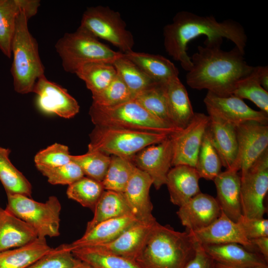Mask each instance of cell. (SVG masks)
<instances>
[{
  "label": "cell",
  "instance_id": "cell-1",
  "mask_svg": "<svg viewBox=\"0 0 268 268\" xmlns=\"http://www.w3.org/2000/svg\"><path fill=\"white\" fill-rule=\"evenodd\" d=\"M223 39L205 40L204 46L190 57L192 67L186 80L192 88L225 96L232 94L238 80L252 71L253 66L245 61L244 54L236 47L229 51L221 49Z\"/></svg>",
  "mask_w": 268,
  "mask_h": 268
},
{
  "label": "cell",
  "instance_id": "cell-2",
  "mask_svg": "<svg viewBox=\"0 0 268 268\" xmlns=\"http://www.w3.org/2000/svg\"><path fill=\"white\" fill-rule=\"evenodd\" d=\"M163 34L166 52L187 71L192 67L188 44L200 36L204 35L209 41L226 38L244 54L247 42L244 29L238 22L232 19L219 22L213 16H200L185 10L175 14L172 22L164 27Z\"/></svg>",
  "mask_w": 268,
  "mask_h": 268
},
{
  "label": "cell",
  "instance_id": "cell-3",
  "mask_svg": "<svg viewBox=\"0 0 268 268\" xmlns=\"http://www.w3.org/2000/svg\"><path fill=\"white\" fill-rule=\"evenodd\" d=\"M197 243L187 232L158 222L135 260L141 268H185L194 257Z\"/></svg>",
  "mask_w": 268,
  "mask_h": 268
},
{
  "label": "cell",
  "instance_id": "cell-4",
  "mask_svg": "<svg viewBox=\"0 0 268 268\" xmlns=\"http://www.w3.org/2000/svg\"><path fill=\"white\" fill-rule=\"evenodd\" d=\"M33 16L24 9L19 12L11 44L13 59L11 72L14 89L22 94L32 92L37 79L45 75L38 43L28 28V21Z\"/></svg>",
  "mask_w": 268,
  "mask_h": 268
},
{
  "label": "cell",
  "instance_id": "cell-5",
  "mask_svg": "<svg viewBox=\"0 0 268 268\" xmlns=\"http://www.w3.org/2000/svg\"><path fill=\"white\" fill-rule=\"evenodd\" d=\"M89 114L95 126L151 132L168 135L181 130L154 117L134 99L109 107L92 103Z\"/></svg>",
  "mask_w": 268,
  "mask_h": 268
},
{
  "label": "cell",
  "instance_id": "cell-6",
  "mask_svg": "<svg viewBox=\"0 0 268 268\" xmlns=\"http://www.w3.org/2000/svg\"><path fill=\"white\" fill-rule=\"evenodd\" d=\"M55 48L64 69L71 73H75L81 66L89 63L113 64L122 54L100 42L80 26L75 32L65 33L57 41Z\"/></svg>",
  "mask_w": 268,
  "mask_h": 268
},
{
  "label": "cell",
  "instance_id": "cell-7",
  "mask_svg": "<svg viewBox=\"0 0 268 268\" xmlns=\"http://www.w3.org/2000/svg\"><path fill=\"white\" fill-rule=\"evenodd\" d=\"M170 135L163 133L95 126L89 134L88 151L131 159L144 148L159 143Z\"/></svg>",
  "mask_w": 268,
  "mask_h": 268
},
{
  "label": "cell",
  "instance_id": "cell-8",
  "mask_svg": "<svg viewBox=\"0 0 268 268\" xmlns=\"http://www.w3.org/2000/svg\"><path fill=\"white\" fill-rule=\"evenodd\" d=\"M6 195L5 209L32 226L39 238L60 235L62 205L56 197L50 196L45 202H41L21 194Z\"/></svg>",
  "mask_w": 268,
  "mask_h": 268
},
{
  "label": "cell",
  "instance_id": "cell-9",
  "mask_svg": "<svg viewBox=\"0 0 268 268\" xmlns=\"http://www.w3.org/2000/svg\"><path fill=\"white\" fill-rule=\"evenodd\" d=\"M80 26L97 38L111 43L123 54L133 51L134 41L132 33L126 28L120 13L108 6L88 7L82 15Z\"/></svg>",
  "mask_w": 268,
  "mask_h": 268
},
{
  "label": "cell",
  "instance_id": "cell-10",
  "mask_svg": "<svg viewBox=\"0 0 268 268\" xmlns=\"http://www.w3.org/2000/svg\"><path fill=\"white\" fill-rule=\"evenodd\" d=\"M241 177L242 214L248 218H264V199L268 191V149Z\"/></svg>",
  "mask_w": 268,
  "mask_h": 268
},
{
  "label": "cell",
  "instance_id": "cell-11",
  "mask_svg": "<svg viewBox=\"0 0 268 268\" xmlns=\"http://www.w3.org/2000/svg\"><path fill=\"white\" fill-rule=\"evenodd\" d=\"M236 128L237 153L231 168L244 174L251 165L268 149V125L248 121Z\"/></svg>",
  "mask_w": 268,
  "mask_h": 268
},
{
  "label": "cell",
  "instance_id": "cell-12",
  "mask_svg": "<svg viewBox=\"0 0 268 268\" xmlns=\"http://www.w3.org/2000/svg\"><path fill=\"white\" fill-rule=\"evenodd\" d=\"M208 120V115L195 113L185 128L170 135L173 146L172 166L185 165L196 167Z\"/></svg>",
  "mask_w": 268,
  "mask_h": 268
},
{
  "label": "cell",
  "instance_id": "cell-13",
  "mask_svg": "<svg viewBox=\"0 0 268 268\" xmlns=\"http://www.w3.org/2000/svg\"><path fill=\"white\" fill-rule=\"evenodd\" d=\"M173 146L170 135L163 141L148 146L131 159L134 165L146 173L152 185L158 190L166 185L168 173L171 168Z\"/></svg>",
  "mask_w": 268,
  "mask_h": 268
},
{
  "label": "cell",
  "instance_id": "cell-14",
  "mask_svg": "<svg viewBox=\"0 0 268 268\" xmlns=\"http://www.w3.org/2000/svg\"><path fill=\"white\" fill-rule=\"evenodd\" d=\"M203 102L208 114L214 115L235 127L248 121L268 124V114L248 106L234 95L221 96L207 92Z\"/></svg>",
  "mask_w": 268,
  "mask_h": 268
},
{
  "label": "cell",
  "instance_id": "cell-15",
  "mask_svg": "<svg viewBox=\"0 0 268 268\" xmlns=\"http://www.w3.org/2000/svg\"><path fill=\"white\" fill-rule=\"evenodd\" d=\"M32 92L37 95V104L44 113L69 119L79 111L77 101L67 90L42 76L35 82Z\"/></svg>",
  "mask_w": 268,
  "mask_h": 268
},
{
  "label": "cell",
  "instance_id": "cell-16",
  "mask_svg": "<svg viewBox=\"0 0 268 268\" xmlns=\"http://www.w3.org/2000/svg\"><path fill=\"white\" fill-rule=\"evenodd\" d=\"M187 232L196 243L201 246L234 243L242 245L251 251L254 248L239 223L232 221L222 212L208 226L199 230Z\"/></svg>",
  "mask_w": 268,
  "mask_h": 268
},
{
  "label": "cell",
  "instance_id": "cell-17",
  "mask_svg": "<svg viewBox=\"0 0 268 268\" xmlns=\"http://www.w3.org/2000/svg\"><path fill=\"white\" fill-rule=\"evenodd\" d=\"M221 212L216 198L201 192L180 206L177 214L187 231H195L211 224Z\"/></svg>",
  "mask_w": 268,
  "mask_h": 268
},
{
  "label": "cell",
  "instance_id": "cell-18",
  "mask_svg": "<svg viewBox=\"0 0 268 268\" xmlns=\"http://www.w3.org/2000/svg\"><path fill=\"white\" fill-rule=\"evenodd\" d=\"M157 222L156 220L149 222H138L109 243L87 247L97 251L135 261L149 234Z\"/></svg>",
  "mask_w": 268,
  "mask_h": 268
},
{
  "label": "cell",
  "instance_id": "cell-19",
  "mask_svg": "<svg viewBox=\"0 0 268 268\" xmlns=\"http://www.w3.org/2000/svg\"><path fill=\"white\" fill-rule=\"evenodd\" d=\"M152 185L151 178L135 167L123 193L132 214L139 222L156 220L152 214L153 205L149 196Z\"/></svg>",
  "mask_w": 268,
  "mask_h": 268
},
{
  "label": "cell",
  "instance_id": "cell-20",
  "mask_svg": "<svg viewBox=\"0 0 268 268\" xmlns=\"http://www.w3.org/2000/svg\"><path fill=\"white\" fill-rule=\"evenodd\" d=\"M208 116L207 134L222 166L229 169L234 164L237 153L236 128L214 115L208 114Z\"/></svg>",
  "mask_w": 268,
  "mask_h": 268
},
{
  "label": "cell",
  "instance_id": "cell-21",
  "mask_svg": "<svg viewBox=\"0 0 268 268\" xmlns=\"http://www.w3.org/2000/svg\"><path fill=\"white\" fill-rule=\"evenodd\" d=\"M216 189V199L221 211L237 222L242 214L241 200V177L238 172L226 169L213 180Z\"/></svg>",
  "mask_w": 268,
  "mask_h": 268
},
{
  "label": "cell",
  "instance_id": "cell-22",
  "mask_svg": "<svg viewBox=\"0 0 268 268\" xmlns=\"http://www.w3.org/2000/svg\"><path fill=\"white\" fill-rule=\"evenodd\" d=\"M200 179L195 167L180 165L171 168L166 183L171 202L180 207L201 193Z\"/></svg>",
  "mask_w": 268,
  "mask_h": 268
},
{
  "label": "cell",
  "instance_id": "cell-23",
  "mask_svg": "<svg viewBox=\"0 0 268 268\" xmlns=\"http://www.w3.org/2000/svg\"><path fill=\"white\" fill-rule=\"evenodd\" d=\"M40 3L38 0H0V49L8 58L11 57V44L18 14L24 9L35 15Z\"/></svg>",
  "mask_w": 268,
  "mask_h": 268
},
{
  "label": "cell",
  "instance_id": "cell-24",
  "mask_svg": "<svg viewBox=\"0 0 268 268\" xmlns=\"http://www.w3.org/2000/svg\"><path fill=\"white\" fill-rule=\"evenodd\" d=\"M201 246L216 263L236 267H268V262L260 254L251 251L239 244Z\"/></svg>",
  "mask_w": 268,
  "mask_h": 268
},
{
  "label": "cell",
  "instance_id": "cell-25",
  "mask_svg": "<svg viewBox=\"0 0 268 268\" xmlns=\"http://www.w3.org/2000/svg\"><path fill=\"white\" fill-rule=\"evenodd\" d=\"M164 86L170 123L182 130L188 125L195 114L187 90L179 77L169 79Z\"/></svg>",
  "mask_w": 268,
  "mask_h": 268
},
{
  "label": "cell",
  "instance_id": "cell-26",
  "mask_svg": "<svg viewBox=\"0 0 268 268\" xmlns=\"http://www.w3.org/2000/svg\"><path fill=\"white\" fill-rule=\"evenodd\" d=\"M138 222L132 214L104 221L84 233L80 238L68 244V246L71 251L75 248L109 243Z\"/></svg>",
  "mask_w": 268,
  "mask_h": 268
},
{
  "label": "cell",
  "instance_id": "cell-27",
  "mask_svg": "<svg viewBox=\"0 0 268 268\" xmlns=\"http://www.w3.org/2000/svg\"><path fill=\"white\" fill-rule=\"evenodd\" d=\"M38 237L32 226L0 207V252L24 246Z\"/></svg>",
  "mask_w": 268,
  "mask_h": 268
},
{
  "label": "cell",
  "instance_id": "cell-28",
  "mask_svg": "<svg viewBox=\"0 0 268 268\" xmlns=\"http://www.w3.org/2000/svg\"><path fill=\"white\" fill-rule=\"evenodd\" d=\"M123 54L157 83H165L172 78L179 77L177 67L162 56L133 51Z\"/></svg>",
  "mask_w": 268,
  "mask_h": 268
},
{
  "label": "cell",
  "instance_id": "cell-29",
  "mask_svg": "<svg viewBox=\"0 0 268 268\" xmlns=\"http://www.w3.org/2000/svg\"><path fill=\"white\" fill-rule=\"evenodd\" d=\"M52 249L46 238L38 237L24 246L0 252V268H27Z\"/></svg>",
  "mask_w": 268,
  "mask_h": 268
},
{
  "label": "cell",
  "instance_id": "cell-30",
  "mask_svg": "<svg viewBox=\"0 0 268 268\" xmlns=\"http://www.w3.org/2000/svg\"><path fill=\"white\" fill-rule=\"evenodd\" d=\"M93 211V217L88 222L85 233L104 221L132 214L123 193L109 190L104 191Z\"/></svg>",
  "mask_w": 268,
  "mask_h": 268
},
{
  "label": "cell",
  "instance_id": "cell-31",
  "mask_svg": "<svg viewBox=\"0 0 268 268\" xmlns=\"http://www.w3.org/2000/svg\"><path fill=\"white\" fill-rule=\"evenodd\" d=\"M10 152L9 148L0 146V181L6 194H21L31 198L32 186L10 161Z\"/></svg>",
  "mask_w": 268,
  "mask_h": 268
},
{
  "label": "cell",
  "instance_id": "cell-32",
  "mask_svg": "<svg viewBox=\"0 0 268 268\" xmlns=\"http://www.w3.org/2000/svg\"><path fill=\"white\" fill-rule=\"evenodd\" d=\"M75 74L84 81L92 95L103 90L117 75L113 64L103 62L85 64Z\"/></svg>",
  "mask_w": 268,
  "mask_h": 268
},
{
  "label": "cell",
  "instance_id": "cell-33",
  "mask_svg": "<svg viewBox=\"0 0 268 268\" xmlns=\"http://www.w3.org/2000/svg\"><path fill=\"white\" fill-rule=\"evenodd\" d=\"M73 255L92 268H141L134 260L95 251L87 247L71 250Z\"/></svg>",
  "mask_w": 268,
  "mask_h": 268
},
{
  "label": "cell",
  "instance_id": "cell-34",
  "mask_svg": "<svg viewBox=\"0 0 268 268\" xmlns=\"http://www.w3.org/2000/svg\"><path fill=\"white\" fill-rule=\"evenodd\" d=\"M113 65L117 75L128 87L134 98L136 94L157 83L125 57L123 53Z\"/></svg>",
  "mask_w": 268,
  "mask_h": 268
},
{
  "label": "cell",
  "instance_id": "cell-35",
  "mask_svg": "<svg viewBox=\"0 0 268 268\" xmlns=\"http://www.w3.org/2000/svg\"><path fill=\"white\" fill-rule=\"evenodd\" d=\"M164 84L156 83L152 85L136 94L134 99L150 114L172 126L168 116Z\"/></svg>",
  "mask_w": 268,
  "mask_h": 268
},
{
  "label": "cell",
  "instance_id": "cell-36",
  "mask_svg": "<svg viewBox=\"0 0 268 268\" xmlns=\"http://www.w3.org/2000/svg\"><path fill=\"white\" fill-rule=\"evenodd\" d=\"M232 95L250 100L260 111L268 114V91L261 86L255 67L250 73L237 81Z\"/></svg>",
  "mask_w": 268,
  "mask_h": 268
},
{
  "label": "cell",
  "instance_id": "cell-37",
  "mask_svg": "<svg viewBox=\"0 0 268 268\" xmlns=\"http://www.w3.org/2000/svg\"><path fill=\"white\" fill-rule=\"evenodd\" d=\"M135 167L130 159L111 155L108 169L102 182L104 190L123 193Z\"/></svg>",
  "mask_w": 268,
  "mask_h": 268
},
{
  "label": "cell",
  "instance_id": "cell-38",
  "mask_svg": "<svg viewBox=\"0 0 268 268\" xmlns=\"http://www.w3.org/2000/svg\"><path fill=\"white\" fill-rule=\"evenodd\" d=\"M104 190L102 182L84 176L68 185L67 195L68 199L93 211Z\"/></svg>",
  "mask_w": 268,
  "mask_h": 268
},
{
  "label": "cell",
  "instance_id": "cell-39",
  "mask_svg": "<svg viewBox=\"0 0 268 268\" xmlns=\"http://www.w3.org/2000/svg\"><path fill=\"white\" fill-rule=\"evenodd\" d=\"M222 163L206 131L199 150L195 168L200 177L213 180L221 172Z\"/></svg>",
  "mask_w": 268,
  "mask_h": 268
},
{
  "label": "cell",
  "instance_id": "cell-40",
  "mask_svg": "<svg viewBox=\"0 0 268 268\" xmlns=\"http://www.w3.org/2000/svg\"><path fill=\"white\" fill-rule=\"evenodd\" d=\"M110 160V155L98 151H88L84 154L71 156V161L80 167L84 176L100 182L106 175Z\"/></svg>",
  "mask_w": 268,
  "mask_h": 268
},
{
  "label": "cell",
  "instance_id": "cell-41",
  "mask_svg": "<svg viewBox=\"0 0 268 268\" xmlns=\"http://www.w3.org/2000/svg\"><path fill=\"white\" fill-rule=\"evenodd\" d=\"M80 262L66 244L52 248L27 268H77Z\"/></svg>",
  "mask_w": 268,
  "mask_h": 268
},
{
  "label": "cell",
  "instance_id": "cell-42",
  "mask_svg": "<svg viewBox=\"0 0 268 268\" xmlns=\"http://www.w3.org/2000/svg\"><path fill=\"white\" fill-rule=\"evenodd\" d=\"M92 103L109 107L123 103L134 99L128 87L118 75L101 92L92 95Z\"/></svg>",
  "mask_w": 268,
  "mask_h": 268
},
{
  "label": "cell",
  "instance_id": "cell-43",
  "mask_svg": "<svg viewBox=\"0 0 268 268\" xmlns=\"http://www.w3.org/2000/svg\"><path fill=\"white\" fill-rule=\"evenodd\" d=\"M37 169L52 185H69L84 176L80 167L74 162L50 167L37 165Z\"/></svg>",
  "mask_w": 268,
  "mask_h": 268
},
{
  "label": "cell",
  "instance_id": "cell-44",
  "mask_svg": "<svg viewBox=\"0 0 268 268\" xmlns=\"http://www.w3.org/2000/svg\"><path fill=\"white\" fill-rule=\"evenodd\" d=\"M68 147L55 143L39 151L34 157L35 165L54 167L67 164L71 161Z\"/></svg>",
  "mask_w": 268,
  "mask_h": 268
},
{
  "label": "cell",
  "instance_id": "cell-45",
  "mask_svg": "<svg viewBox=\"0 0 268 268\" xmlns=\"http://www.w3.org/2000/svg\"><path fill=\"white\" fill-rule=\"evenodd\" d=\"M238 222L249 240L268 236V220L264 218H248L243 215Z\"/></svg>",
  "mask_w": 268,
  "mask_h": 268
},
{
  "label": "cell",
  "instance_id": "cell-46",
  "mask_svg": "<svg viewBox=\"0 0 268 268\" xmlns=\"http://www.w3.org/2000/svg\"><path fill=\"white\" fill-rule=\"evenodd\" d=\"M185 268H216L215 262L197 243L196 254Z\"/></svg>",
  "mask_w": 268,
  "mask_h": 268
},
{
  "label": "cell",
  "instance_id": "cell-47",
  "mask_svg": "<svg viewBox=\"0 0 268 268\" xmlns=\"http://www.w3.org/2000/svg\"><path fill=\"white\" fill-rule=\"evenodd\" d=\"M250 241L253 247H256L259 253L268 262V236L253 239Z\"/></svg>",
  "mask_w": 268,
  "mask_h": 268
},
{
  "label": "cell",
  "instance_id": "cell-48",
  "mask_svg": "<svg viewBox=\"0 0 268 268\" xmlns=\"http://www.w3.org/2000/svg\"><path fill=\"white\" fill-rule=\"evenodd\" d=\"M258 78L262 87L268 91V67L257 66L255 67Z\"/></svg>",
  "mask_w": 268,
  "mask_h": 268
},
{
  "label": "cell",
  "instance_id": "cell-49",
  "mask_svg": "<svg viewBox=\"0 0 268 268\" xmlns=\"http://www.w3.org/2000/svg\"><path fill=\"white\" fill-rule=\"evenodd\" d=\"M216 268H268V267H236L223 265L215 262Z\"/></svg>",
  "mask_w": 268,
  "mask_h": 268
},
{
  "label": "cell",
  "instance_id": "cell-50",
  "mask_svg": "<svg viewBox=\"0 0 268 268\" xmlns=\"http://www.w3.org/2000/svg\"><path fill=\"white\" fill-rule=\"evenodd\" d=\"M77 268H92L87 264L81 261Z\"/></svg>",
  "mask_w": 268,
  "mask_h": 268
}]
</instances>
